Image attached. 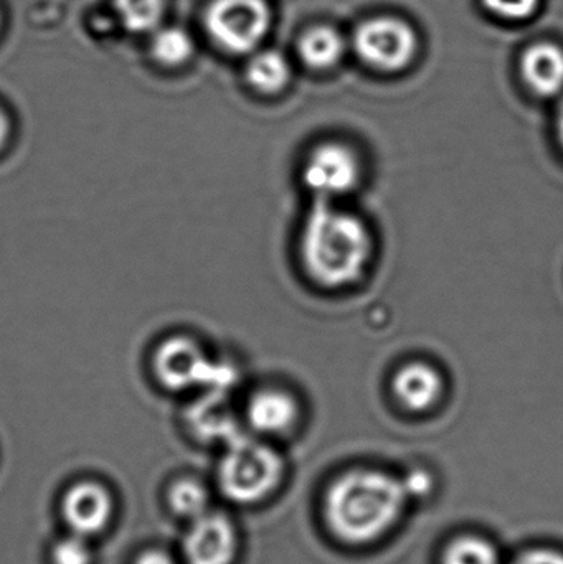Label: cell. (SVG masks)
<instances>
[{
  "mask_svg": "<svg viewBox=\"0 0 563 564\" xmlns=\"http://www.w3.org/2000/svg\"><path fill=\"white\" fill-rule=\"evenodd\" d=\"M62 512L73 533L82 536L96 535L111 519V497L98 484H76L63 497Z\"/></svg>",
  "mask_w": 563,
  "mask_h": 564,
  "instance_id": "cell-11",
  "label": "cell"
},
{
  "mask_svg": "<svg viewBox=\"0 0 563 564\" xmlns=\"http://www.w3.org/2000/svg\"><path fill=\"white\" fill-rule=\"evenodd\" d=\"M185 417L195 436L204 441L230 443L231 440L240 436L238 431L240 420L231 401L230 391H198V397L188 404Z\"/></svg>",
  "mask_w": 563,
  "mask_h": 564,
  "instance_id": "cell-10",
  "label": "cell"
},
{
  "mask_svg": "<svg viewBox=\"0 0 563 564\" xmlns=\"http://www.w3.org/2000/svg\"><path fill=\"white\" fill-rule=\"evenodd\" d=\"M243 416L258 434L283 436L300 421V401L281 384H263L251 391L245 403Z\"/></svg>",
  "mask_w": 563,
  "mask_h": 564,
  "instance_id": "cell-8",
  "label": "cell"
},
{
  "mask_svg": "<svg viewBox=\"0 0 563 564\" xmlns=\"http://www.w3.org/2000/svg\"><path fill=\"white\" fill-rule=\"evenodd\" d=\"M521 72L535 95H559L563 89V50L549 42L529 46L522 55Z\"/></svg>",
  "mask_w": 563,
  "mask_h": 564,
  "instance_id": "cell-12",
  "label": "cell"
},
{
  "mask_svg": "<svg viewBox=\"0 0 563 564\" xmlns=\"http://www.w3.org/2000/svg\"><path fill=\"white\" fill-rule=\"evenodd\" d=\"M301 267L321 288L359 281L372 253L369 230L357 215L329 202H314L300 231Z\"/></svg>",
  "mask_w": 563,
  "mask_h": 564,
  "instance_id": "cell-1",
  "label": "cell"
},
{
  "mask_svg": "<svg viewBox=\"0 0 563 564\" xmlns=\"http://www.w3.org/2000/svg\"><path fill=\"white\" fill-rule=\"evenodd\" d=\"M486 9L501 19L524 20L534 15L541 0H483Z\"/></svg>",
  "mask_w": 563,
  "mask_h": 564,
  "instance_id": "cell-21",
  "label": "cell"
},
{
  "mask_svg": "<svg viewBox=\"0 0 563 564\" xmlns=\"http://www.w3.org/2000/svg\"><path fill=\"white\" fill-rule=\"evenodd\" d=\"M151 371L164 390L230 391L240 380V367L231 358L217 357L201 340L177 334L162 338L151 355Z\"/></svg>",
  "mask_w": 563,
  "mask_h": 564,
  "instance_id": "cell-3",
  "label": "cell"
},
{
  "mask_svg": "<svg viewBox=\"0 0 563 564\" xmlns=\"http://www.w3.org/2000/svg\"><path fill=\"white\" fill-rule=\"evenodd\" d=\"M516 564H563V555L551 550H535L522 556Z\"/></svg>",
  "mask_w": 563,
  "mask_h": 564,
  "instance_id": "cell-23",
  "label": "cell"
},
{
  "mask_svg": "<svg viewBox=\"0 0 563 564\" xmlns=\"http://www.w3.org/2000/svg\"><path fill=\"white\" fill-rule=\"evenodd\" d=\"M192 50H194V43L191 36L175 26L161 30L152 40V53L162 65H182L191 58Z\"/></svg>",
  "mask_w": 563,
  "mask_h": 564,
  "instance_id": "cell-17",
  "label": "cell"
},
{
  "mask_svg": "<svg viewBox=\"0 0 563 564\" xmlns=\"http://www.w3.org/2000/svg\"><path fill=\"white\" fill-rule=\"evenodd\" d=\"M403 487H405L407 496H423V494L429 492L430 487H432V480L426 476L422 470H416V473L410 474L407 477L405 482H403Z\"/></svg>",
  "mask_w": 563,
  "mask_h": 564,
  "instance_id": "cell-22",
  "label": "cell"
},
{
  "mask_svg": "<svg viewBox=\"0 0 563 564\" xmlns=\"http://www.w3.org/2000/svg\"><path fill=\"white\" fill-rule=\"evenodd\" d=\"M359 158L349 145L340 142L314 145L301 164V182L314 202L337 204L359 185Z\"/></svg>",
  "mask_w": 563,
  "mask_h": 564,
  "instance_id": "cell-5",
  "label": "cell"
},
{
  "mask_svg": "<svg viewBox=\"0 0 563 564\" xmlns=\"http://www.w3.org/2000/svg\"><path fill=\"white\" fill-rule=\"evenodd\" d=\"M169 503L178 517L195 520L208 512V492L194 480H181L172 487Z\"/></svg>",
  "mask_w": 563,
  "mask_h": 564,
  "instance_id": "cell-18",
  "label": "cell"
},
{
  "mask_svg": "<svg viewBox=\"0 0 563 564\" xmlns=\"http://www.w3.org/2000/svg\"><path fill=\"white\" fill-rule=\"evenodd\" d=\"M237 550L234 525L221 513H205L192 520L184 539L187 564H230Z\"/></svg>",
  "mask_w": 563,
  "mask_h": 564,
  "instance_id": "cell-9",
  "label": "cell"
},
{
  "mask_svg": "<svg viewBox=\"0 0 563 564\" xmlns=\"http://www.w3.org/2000/svg\"><path fill=\"white\" fill-rule=\"evenodd\" d=\"M407 499L400 480L376 470H357L331 487L327 522L347 542H372L396 523Z\"/></svg>",
  "mask_w": 563,
  "mask_h": 564,
  "instance_id": "cell-2",
  "label": "cell"
},
{
  "mask_svg": "<svg viewBox=\"0 0 563 564\" xmlns=\"http://www.w3.org/2000/svg\"><path fill=\"white\" fill-rule=\"evenodd\" d=\"M248 83L263 95H277L286 88L291 69L281 53L268 50L251 58L247 69Z\"/></svg>",
  "mask_w": 563,
  "mask_h": 564,
  "instance_id": "cell-15",
  "label": "cell"
},
{
  "mask_svg": "<svg viewBox=\"0 0 563 564\" xmlns=\"http://www.w3.org/2000/svg\"><path fill=\"white\" fill-rule=\"evenodd\" d=\"M557 129H559V138H561L562 144H563V105H562L561 111H559Z\"/></svg>",
  "mask_w": 563,
  "mask_h": 564,
  "instance_id": "cell-26",
  "label": "cell"
},
{
  "mask_svg": "<svg viewBox=\"0 0 563 564\" xmlns=\"http://www.w3.org/2000/svg\"><path fill=\"white\" fill-rule=\"evenodd\" d=\"M445 564H499V558L491 543L465 536L446 550Z\"/></svg>",
  "mask_w": 563,
  "mask_h": 564,
  "instance_id": "cell-19",
  "label": "cell"
},
{
  "mask_svg": "<svg viewBox=\"0 0 563 564\" xmlns=\"http://www.w3.org/2000/svg\"><path fill=\"white\" fill-rule=\"evenodd\" d=\"M271 13L263 0H215L207 12V29L218 45L231 53H248L270 30Z\"/></svg>",
  "mask_w": 563,
  "mask_h": 564,
  "instance_id": "cell-7",
  "label": "cell"
},
{
  "mask_svg": "<svg viewBox=\"0 0 563 564\" xmlns=\"http://www.w3.org/2000/svg\"><path fill=\"white\" fill-rule=\"evenodd\" d=\"M86 536L73 535L59 540L53 549V563L55 564H89L91 563V549L86 543Z\"/></svg>",
  "mask_w": 563,
  "mask_h": 564,
  "instance_id": "cell-20",
  "label": "cell"
},
{
  "mask_svg": "<svg viewBox=\"0 0 563 564\" xmlns=\"http://www.w3.org/2000/svg\"><path fill=\"white\" fill-rule=\"evenodd\" d=\"M10 135V121L3 109L0 108V149L7 144Z\"/></svg>",
  "mask_w": 563,
  "mask_h": 564,
  "instance_id": "cell-25",
  "label": "cell"
},
{
  "mask_svg": "<svg viewBox=\"0 0 563 564\" xmlns=\"http://www.w3.org/2000/svg\"><path fill=\"white\" fill-rule=\"evenodd\" d=\"M415 30L396 17H373L360 23L354 33L357 56L370 68L399 72L416 55Z\"/></svg>",
  "mask_w": 563,
  "mask_h": 564,
  "instance_id": "cell-6",
  "label": "cell"
},
{
  "mask_svg": "<svg viewBox=\"0 0 563 564\" xmlns=\"http://www.w3.org/2000/svg\"><path fill=\"white\" fill-rule=\"evenodd\" d=\"M136 564H174V562H172L171 556L154 550V552H148L144 553V555L139 556Z\"/></svg>",
  "mask_w": 563,
  "mask_h": 564,
  "instance_id": "cell-24",
  "label": "cell"
},
{
  "mask_svg": "<svg viewBox=\"0 0 563 564\" xmlns=\"http://www.w3.org/2000/svg\"><path fill=\"white\" fill-rule=\"evenodd\" d=\"M115 9L129 32H151L161 22L164 0H115Z\"/></svg>",
  "mask_w": 563,
  "mask_h": 564,
  "instance_id": "cell-16",
  "label": "cell"
},
{
  "mask_svg": "<svg viewBox=\"0 0 563 564\" xmlns=\"http://www.w3.org/2000/svg\"><path fill=\"white\" fill-rule=\"evenodd\" d=\"M393 391L409 410H429L442 397V375L430 365L415 361L407 365L396 375Z\"/></svg>",
  "mask_w": 563,
  "mask_h": 564,
  "instance_id": "cell-13",
  "label": "cell"
},
{
  "mask_svg": "<svg viewBox=\"0 0 563 564\" xmlns=\"http://www.w3.org/2000/svg\"><path fill=\"white\" fill-rule=\"evenodd\" d=\"M346 43L343 36L329 26H317L304 33L300 43L301 58L317 69L331 68L343 58Z\"/></svg>",
  "mask_w": 563,
  "mask_h": 564,
  "instance_id": "cell-14",
  "label": "cell"
},
{
  "mask_svg": "<svg viewBox=\"0 0 563 564\" xmlns=\"http://www.w3.org/2000/svg\"><path fill=\"white\" fill-rule=\"evenodd\" d=\"M283 476V460L268 444L237 436L227 443L218 467V484L227 499L255 503L273 492Z\"/></svg>",
  "mask_w": 563,
  "mask_h": 564,
  "instance_id": "cell-4",
  "label": "cell"
}]
</instances>
